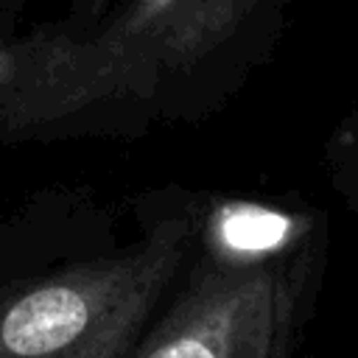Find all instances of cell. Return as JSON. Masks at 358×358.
Wrapping results in <instances>:
<instances>
[{
    "label": "cell",
    "mask_w": 358,
    "mask_h": 358,
    "mask_svg": "<svg viewBox=\"0 0 358 358\" xmlns=\"http://www.w3.org/2000/svg\"><path fill=\"white\" fill-rule=\"evenodd\" d=\"M277 6L131 3L0 45V140L137 129L207 112L260 62Z\"/></svg>",
    "instance_id": "1"
},
{
    "label": "cell",
    "mask_w": 358,
    "mask_h": 358,
    "mask_svg": "<svg viewBox=\"0 0 358 358\" xmlns=\"http://www.w3.org/2000/svg\"><path fill=\"white\" fill-rule=\"evenodd\" d=\"M210 213L159 193L131 232L90 199L0 221V358H134L187 280Z\"/></svg>",
    "instance_id": "2"
},
{
    "label": "cell",
    "mask_w": 358,
    "mask_h": 358,
    "mask_svg": "<svg viewBox=\"0 0 358 358\" xmlns=\"http://www.w3.org/2000/svg\"><path fill=\"white\" fill-rule=\"evenodd\" d=\"M305 235L243 204L210 213L187 280L134 358H249L310 291Z\"/></svg>",
    "instance_id": "3"
},
{
    "label": "cell",
    "mask_w": 358,
    "mask_h": 358,
    "mask_svg": "<svg viewBox=\"0 0 358 358\" xmlns=\"http://www.w3.org/2000/svg\"><path fill=\"white\" fill-rule=\"evenodd\" d=\"M327 154L336 190L344 196V204L358 213V106L330 140Z\"/></svg>",
    "instance_id": "4"
}]
</instances>
